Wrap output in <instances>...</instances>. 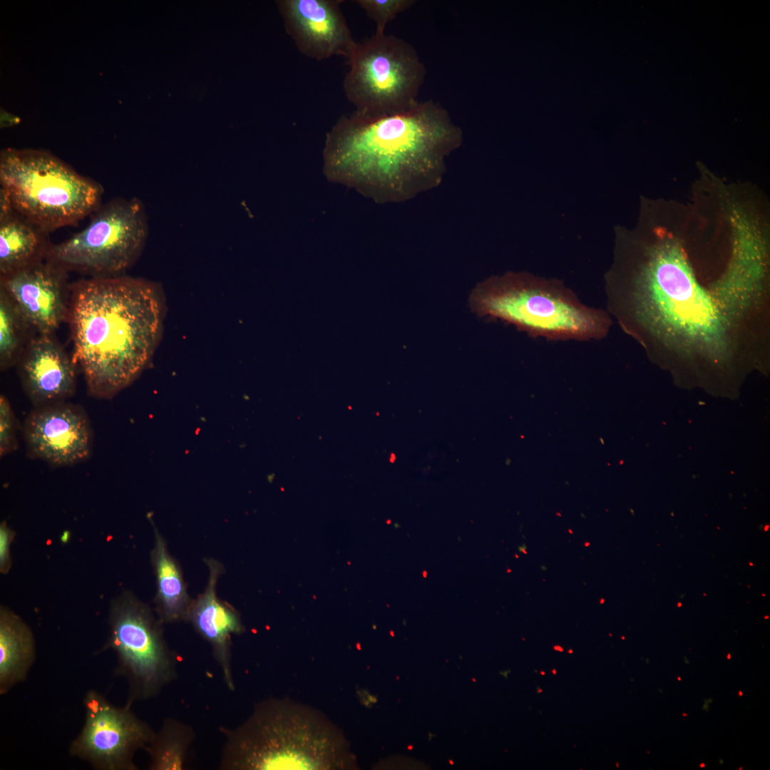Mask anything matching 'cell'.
Listing matches in <instances>:
<instances>
[{
  "label": "cell",
  "instance_id": "1",
  "mask_svg": "<svg viewBox=\"0 0 770 770\" xmlns=\"http://www.w3.org/2000/svg\"><path fill=\"white\" fill-rule=\"evenodd\" d=\"M462 129L432 100L393 114L342 115L327 133L323 172L377 203L401 202L440 185Z\"/></svg>",
  "mask_w": 770,
  "mask_h": 770
},
{
  "label": "cell",
  "instance_id": "16",
  "mask_svg": "<svg viewBox=\"0 0 770 770\" xmlns=\"http://www.w3.org/2000/svg\"><path fill=\"white\" fill-rule=\"evenodd\" d=\"M51 245L49 232L14 208L0 215V276L46 260Z\"/></svg>",
  "mask_w": 770,
  "mask_h": 770
},
{
  "label": "cell",
  "instance_id": "28",
  "mask_svg": "<svg viewBox=\"0 0 770 770\" xmlns=\"http://www.w3.org/2000/svg\"><path fill=\"white\" fill-rule=\"evenodd\" d=\"M552 672H553V674L555 675L556 674V669H552Z\"/></svg>",
  "mask_w": 770,
  "mask_h": 770
},
{
  "label": "cell",
  "instance_id": "23",
  "mask_svg": "<svg viewBox=\"0 0 770 770\" xmlns=\"http://www.w3.org/2000/svg\"><path fill=\"white\" fill-rule=\"evenodd\" d=\"M13 532L6 525V523H1L0 526V567L1 571L5 573L9 567V550Z\"/></svg>",
  "mask_w": 770,
  "mask_h": 770
},
{
  "label": "cell",
  "instance_id": "26",
  "mask_svg": "<svg viewBox=\"0 0 770 770\" xmlns=\"http://www.w3.org/2000/svg\"><path fill=\"white\" fill-rule=\"evenodd\" d=\"M542 692H543V689L541 688H540V687H538L537 692L539 694V693H541Z\"/></svg>",
  "mask_w": 770,
  "mask_h": 770
},
{
  "label": "cell",
  "instance_id": "6",
  "mask_svg": "<svg viewBox=\"0 0 770 770\" xmlns=\"http://www.w3.org/2000/svg\"><path fill=\"white\" fill-rule=\"evenodd\" d=\"M0 188L16 212L49 233L91 215L103 194L95 180L50 153L32 149L1 151Z\"/></svg>",
  "mask_w": 770,
  "mask_h": 770
},
{
  "label": "cell",
  "instance_id": "8",
  "mask_svg": "<svg viewBox=\"0 0 770 770\" xmlns=\"http://www.w3.org/2000/svg\"><path fill=\"white\" fill-rule=\"evenodd\" d=\"M82 230L51 245L46 260L91 277L123 275L138 259L148 235L145 207L136 197L102 203Z\"/></svg>",
  "mask_w": 770,
  "mask_h": 770
},
{
  "label": "cell",
  "instance_id": "12",
  "mask_svg": "<svg viewBox=\"0 0 770 770\" xmlns=\"http://www.w3.org/2000/svg\"><path fill=\"white\" fill-rule=\"evenodd\" d=\"M67 272L44 260L0 276V287L33 330L51 334L68 319Z\"/></svg>",
  "mask_w": 770,
  "mask_h": 770
},
{
  "label": "cell",
  "instance_id": "3",
  "mask_svg": "<svg viewBox=\"0 0 770 770\" xmlns=\"http://www.w3.org/2000/svg\"><path fill=\"white\" fill-rule=\"evenodd\" d=\"M220 770L335 769L353 766L346 739L319 712L284 699L256 704L235 727H221Z\"/></svg>",
  "mask_w": 770,
  "mask_h": 770
},
{
  "label": "cell",
  "instance_id": "5",
  "mask_svg": "<svg viewBox=\"0 0 770 770\" xmlns=\"http://www.w3.org/2000/svg\"><path fill=\"white\" fill-rule=\"evenodd\" d=\"M610 299L611 306L622 309L618 316L631 332L657 311L665 323L691 339L706 342L719 330L716 309L674 245L654 251L635 271L622 293L610 295Z\"/></svg>",
  "mask_w": 770,
  "mask_h": 770
},
{
  "label": "cell",
  "instance_id": "17",
  "mask_svg": "<svg viewBox=\"0 0 770 770\" xmlns=\"http://www.w3.org/2000/svg\"><path fill=\"white\" fill-rule=\"evenodd\" d=\"M36 660L31 628L10 610H0V694L24 682Z\"/></svg>",
  "mask_w": 770,
  "mask_h": 770
},
{
  "label": "cell",
  "instance_id": "25",
  "mask_svg": "<svg viewBox=\"0 0 770 770\" xmlns=\"http://www.w3.org/2000/svg\"><path fill=\"white\" fill-rule=\"evenodd\" d=\"M553 649L555 650H557V651H559V652H563V648L562 647L559 646V645L554 646Z\"/></svg>",
  "mask_w": 770,
  "mask_h": 770
},
{
  "label": "cell",
  "instance_id": "22",
  "mask_svg": "<svg viewBox=\"0 0 770 770\" xmlns=\"http://www.w3.org/2000/svg\"><path fill=\"white\" fill-rule=\"evenodd\" d=\"M17 421L8 399L0 396V456L3 457L18 448Z\"/></svg>",
  "mask_w": 770,
  "mask_h": 770
},
{
  "label": "cell",
  "instance_id": "2",
  "mask_svg": "<svg viewBox=\"0 0 770 770\" xmlns=\"http://www.w3.org/2000/svg\"><path fill=\"white\" fill-rule=\"evenodd\" d=\"M71 292L73 360L88 393L111 399L152 359L163 331L162 291L150 281L120 275L82 279Z\"/></svg>",
  "mask_w": 770,
  "mask_h": 770
},
{
  "label": "cell",
  "instance_id": "20",
  "mask_svg": "<svg viewBox=\"0 0 770 770\" xmlns=\"http://www.w3.org/2000/svg\"><path fill=\"white\" fill-rule=\"evenodd\" d=\"M32 329L9 297L0 291V365L4 371L19 363L31 338Z\"/></svg>",
  "mask_w": 770,
  "mask_h": 770
},
{
  "label": "cell",
  "instance_id": "11",
  "mask_svg": "<svg viewBox=\"0 0 770 770\" xmlns=\"http://www.w3.org/2000/svg\"><path fill=\"white\" fill-rule=\"evenodd\" d=\"M27 455L53 466H72L88 458L93 433L83 409L66 401L34 409L23 428Z\"/></svg>",
  "mask_w": 770,
  "mask_h": 770
},
{
  "label": "cell",
  "instance_id": "24",
  "mask_svg": "<svg viewBox=\"0 0 770 770\" xmlns=\"http://www.w3.org/2000/svg\"><path fill=\"white\" fill-rule=\"evenodd\" d=\"M68 538H69V533H68V531H66V532H64V533H63V535L61 536V540H62L63 542L66 543V542H67V540H68Z\"/></svg>",
  "mask_w": 770,
  "mask_h": 770
},
{
  "label": "cell",
  "instance_id": "15",
  "mask_svg": "<svg viewBox=\"0 0 770 770\" xmlns=\"http://www.w3.org/2000/svg\"><path fill=\"white\" fill-rule=\"evenodd\" d=\"M75 364L51 334L32 337L19 361V371L34 407L65 401L73 396Z\"/></svg>",
  "mask_w": 770,
  "mask_h": 770
},
{
  "label": "cell",
  "instance_id": "27",
  "mask_svg": "<svg viewBox=\"0 0 770 770\" xmlns=\"http://www.w3.org/2000/svg\"><path fill=\"white\" fill-rule=\"evenodd\" d=\"M573 652V650L572 649H570V650H568V653H569V654H572Z\"/></svg>",
  "mask_w": 770,
  "mask_h": 770
},
{
  "label": "cell",
  "instance_id": "18",
  "mask_svg": "<svg viewBox=\"0 0 770 770\" xmlns=\"http://www.w3.org/2000/svg\"><path fill=\"white\" fill-rule=\"evenodd\" d=\"M151 560L157 585L156 615L163 625L188 622L192 600L178 562L170 554L165 539L156 529Z\"/></svg>",
  "mask_w": 770,
  "mask_h": 770
},
{
  "label": "cell",
  "instance_id": "9",
  "mask_svg": "<svg viewBox=\"0 0 770 770\" xmlns=\"http://www.w3.org/2000/svg\"><path fill=\"white\" fill-rule=\"evenodd\" d=\"M163 625L131 595L112 603L109 636L101 652H115L114 672L127 683L128 704L155 698L178 677V656L165 639Z\"/></svg>",
  "mask_w": 770,
  "mask_h": 770
},
{
  "label": "cell",
  "instance_id": "14",
  "mask_svg": "<svg viewBox=\"0 0 770 770\" xmlns=\"http://www.w3.org/2000/svg\"><path fill=\"white\" fill-rule=\"evenodd\" d=\"M209 570L204 591L192 600L188 622L211 647L214 659L222 672L223 681L230 691L235 689L232 661V636L245 631L239 612L217 595L222 565L212 558L205 560Z\"/></svg>",
  "mask_w": 770,
  "mask_h": 770
},
{
  "label": "cell",
  "instance_id": "29",
  "mask_svg": "<svg viewBox=\"0 0 770 770\" xmlns=\"http://www.w3.org/2000/svg\"><path fill=\"white\" fill-rule=\"evenodd\" d=\"M540 674L541 675H545V672L544 671H540Z\"/></svg>",
  "mask_w": 770,
  "mask_h": 770
},
{
  "label": "cell",
  "instance_id": "7",
  "mask_svg": "<svg viewBox=\"0 0 770 770\" xmlns=\"http://www.w3.org/2000/svg\"><path fill=\"white\" fill-rule=\"evenodd\" d=\"M343 82L355 112L378 116L408 111L419 101L426 68L415 48L394 36L374 34L356 42Z\"/></svg>",
  "mask_w": 770,
  "mask_h": 770
},
{
  "label": "cell",
  "instance_id": "19",
  "mask_svg": "<svg viewBox=\"0 0 770 770\" xmlns=\"http://www.w3.org/2000/svg\"><path fill=\"white\" fill-rule=\"evenodd\" d=\"M193 728L179 719L168 717L145 747L150 770H183L194 743Z\"/></svg>",
  "mask_w": 770,
  "mask_h": 770
},
{
  "label": "cell",
  "instance_id": "4",
  "mask_svg": "<svg viewBox=\"0 0 770 770\" xmlns=\"http://www.w3.org/2000/svg\"><path fill=\"white\" fill-rule=\"evenodd\" d=\"M473 312L514 325L533 337L594 340L604 337L610 319L588 307L561 281L509 272L479 283L469 299Z\"/></svg>",
  "mask_w": 770,
  "mask_h": 770
},
{
  "label": "cell",
  "instance_id": "21",
  "mask_svg": "<svg viewBox=\"0 0 770 770\" xmlns=\"http://www.w3.org/2000/svg\"><path fill=\"white\" fill-rule=\"evenodd\" d=\"M354 2L374 21L376 34H385L387 24L415 4L414 0H356Z\"/></svg>",
  "mask_w": 770,
  "mask_h": 770
},
{
  "label": "cell",
  "instance_id": "10",
  "mask_svg": "<svg viewBox=\"0 0 770 770\" xmlns=\"http://www.w3.org/2000/svg\"><path fill=\"white\" fill-rule=\"evenodd\" d=\"M85 720L68 752L96 770H138L135 756L145 749L155 730L126 703L117 707L101 692L88 690L83 698Z\"/></svg>",
  "mask_w": 770,
  "mask_h": 770
},
{
  "label": "cell",
  "instance_id": "13",
  "mask_svg": "<svg viewBox=\"0 0 770 770\" xmlns=\"http://www.w3.org/2000/svg\"><path fill=\"white\" fill-rule=\"evenodd\" d=\"M343 1H277L286 31L301 53L317 61L335 56L349 58L356 42L340 9Z\"/></svg>",
  "mask_w": 770,
  "mask_h": 770
}]
</instances>
